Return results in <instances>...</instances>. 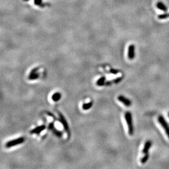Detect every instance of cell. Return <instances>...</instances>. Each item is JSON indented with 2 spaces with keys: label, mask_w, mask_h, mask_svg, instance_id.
Masks as SVG:
<instances>
[{
  "label": "cell",
  "mask_w": 169,
  "mask_h": 169,
  "mask_svg": "<svg viewBox=\"0 0 169 169\" xmlns=\"http://www.w3.org/2000/svg\"><path fill=\"white\" fill-rule=\"evenodd\" d=\"M125 119L127 123L129 133L130 135H133L134 134V127L133 124V119H132V114L130 112H126L125 114Z\"/></svg>",
  "instance_id": "cell-1"
},
{
  "label": "cell",
  "mask_w": 169,
  "mask_h": 169,
  "mask_svg": "<svg viewBox=\"0 0 169 169\" xmlns=\"http://www.w3.org/2000/svg\"><path fill=\"white\" fill-rule=\"evenodd\" d=\"M24 141H25V139L24 137H19L17 139L13 140L7 142V143L6 144V147L7 148H11L12 147L15 146V145L22 143L24 142Z\"/></svg>",
  "instance_id": "cell-2"
},
{
  "label": "cell",
  "mask_w": 169,
  "mask_h": 169,
  "mask_svg": "<svg viewBox=\"0 0 169 169\" xmlns=\"http://www.w3.org/2000/svg\"><path fill=\"white\" fill-rule=\"evenodd\" d=\"M158 119L160 124L164 128L167 136L169 138V125L167 124V123L165 119L162 116H159Z\"/></svg>",
  "instance_id": "cell-3"
},
{
  "label": "cell",
  "mask_w": 169,
  "mask_h": 169,
  "mask_svg": "<svg viewBox=\"0 0 169 169\" xmlns=\"http://www.w3.org/2000/svg\"><path fill=\"white\" fill-rule=\"evenodd\" d=\"M58 114H59V116L60 121L61 122V123L63 124L64 129L66 130V132H68V126L67 123L66 121V120L65 119L64 116L60 112H58Z\"/></svg>",
  "instance_id": "cell-4"
},
{
  "label": "cell",
  "mask_w": 169,
  "mask_h": 169,
  "mask_svg": "<svg viewBox=\"0 0 169 169\" xmlns=\"http://www.w3.org/2000/svg\"><path fill=\"white\" fill-rule=\"evenodd\" d=\"M118 100L120 102L123 104L125 106H126L127 107L130 106L132 105L131 101H130L128 98H126L123 96H122V95L119 96L118 97Z\"/></svg>",
  "instance_id": "cell-5"
},
{
  "label": "cell",
  "mask_w": 169,
  "mask_h": 169,
  "mask_svg": "<svg viewBox=\"0 0 169 169\" xmlns=\"http://www.w3.org/2000/svg\"><path fill=\"white\" fill-rule=\"evenodd\" d=\"M128 58L132 60L135 57V45L134 44L130 45L128 49Z\"/></svg>",
  "instance_id": "cell-6"
},
{
  "label": "cell",
  "mask_w": 169,
  "mask_h": 169,
  "mask_svg": "<svg viewBox=\"0 0 169 169\" xmlns=\"http://www.w3.org/2000/svg\"><path fill=\"white\" fill-rule=\"evenodd\" d=\"M46 128L45 125H42L39 126H37L36 128H34V129H32L31 131L30 132L31 134H40L42 132H43L44 130H45V129Z\"/></svg>",
  "instance_id": "cell-7"
},
{
  "label": "cell",
  "mask_w": 169,
  "mask_h": 169,
  "mask_svg": "<svg viewBox=\"0 0 169 169\" xmlns=\"http://www.w3.org/2000/svg\"><path fill=\"white\" fill-rule=\"evenodd\" d=\"M152 145V142L149 140L145 142V144L144 145V147H143V149L142 150V153H143V154H147V153H148V151L151 147Z\"/></svg>",
  "instance_id": "cell-8"
},
{
  "label": "cell",
  "mask_w": 169,
  "mask_h": 169,
  "mask_svg": "<svg viewBox=\"0 0 169 169\" xmlns=\"http://www.w3.org/2000/svg\"><path fill=\"white\" fill-rule=\"evenodd\" d=\"M40 74L38 73V72H30L29 76V80H35L39 78Z\"/></svg>",
  "instance_id": "cell-9"
},
{
  "label": "cell",
  "mask_w": 169,
  "mask_h": 169,
  "mask_svg": "<svg viewBox=\"0 0 169 169\" xmlns=\"http://www.w3.org/2000/svg\"><path fill=\"white\" fill-rule=\"evenodd\" d=\"M156 6H157V7L158 8H159V10H162V11H163L164 12H166L167 10L166 6L162 2H157Z\"/></svg>",
  "instance_id": "cell-10"
},
{
  "label": "cell",
  "mask_w": 169,
  "mask_h": 169,
  "mask_svg": "<svg viewBox=\"0 0 169 169\" xmlns=\"http://www.w3.org/2000/svg\"><path fill=\"white\" fill-rule=\"evenodd\" d=\"M61 97V95L60 93H55L52 95L51 99H52L53 101H55V102H57L59 100H60Z\"/></svg>",
  "instance_id": "cell-11"
},
{
  "label": "cell",
  "mask_w": 169,
  "mask_h": 169,
  "mask_svg": "<svg viewBox=\"0 0 169 169\" xmlns=\"http://www.w3.org/2000/svg\"><path fill=\"white\" fill-rule=\"evenodd\" d=\"M106 84V77H102L100 78H99L96 84L98 86H102Z\"/></svg>",
  "instance_id": "cell-12"
},
{
  "label": "cell",
  "mask_w": 169,
  "mask_h": 169,
  "mask_svg": "<svg viewBox=\"0 0 169 169\" xmlns=\"http://www.w3.org/2000/svg\"><path fill=\"white\" fill-rule=\"evenodd\" d=\"M93 102H92L84 104L82 105V109L84 110H88L90 109L92 106H93Z\"/></svg>",
  "instance_id": "cell-13"
},
{
  "label": "cell",
  "mask_w": 169,
  "mask_h": 169,
  "mask_svg": "<svg viewBox=\"0 0 169 169\" xmlns=\"http://www.w3.org/2000/svg\"><path fill=\"white\" fill-rule=\"evenodd\" d=\"M149 155L148 153H147V154H145L144 157L143 158H142V159H141V162L142 164H145L147 162L148 159H149Z\"/></svg>",
  "instance_id": "cell-14"
},
{
  "label": "cell",
  "mask_w": 169,
  "mask_h": 169,
  "mask_svg": "<svg viewBox=\"0 0 169 169\" xmlns=\"http://www.w3.org/2000/svg\"><path fill=\"white\" fill-rule=\"evenodd\" d=\"M169 17V14H160L158 16V18L159 19H164Z\"/></svg>",
  "instance_id": "cell-15"
},
{
  "label": "cell",
  "mask_w": 169,
  "mask_h": 169,
  "mask_svg": "<svg viewBox=\"0 0 169 169\" xmlns=\"http://www.w3.org/2000/svg\"><path fill=\"white\" fill-rule=\"evenodd\" d=\"M34 3L36 6H40L42 4V0H34Z\"/></svg>",
  "instance_id": "cell-16"
},
{
  "label": "cell",
  "mask_w": 169,
  "mask_h": 169,
  "mask_svg": "<svg viewBox=\"0 0 169 169\" xmlns=\"http://www.w3.org/2000/svg\"><path fill=\"white\" fill-rule=\"evenodd\" d=\"M118 71L117 70H115V69H111L110 70V72L112 73V74H117L118 73Z\"/></svg>",
  "instance_id": "cell-17"
},
{
  "label": "cell",
  "mask_w": 169,
  "mask_h": 169,
  "mask_svg": "<svg viewBox=\"0 0 169 169\" xmlns=\"http://www.w3.org/2000/svg\"><path fill=\"white\" fill-rule=\"evenodd\" d=\"M23 1H29V0H23Z\"/></svg>",
  "instance_id": "cell-18"
},
{
  "label": "cell",
  "mask_w": 169,
  "mask_h": 169,
  "mask_svg": "<svg viewBox=\"0 0 169 169\" xmlns=\"http://www.w3.org/2000/svg\"><path fill=\"white\" fill-rule=\"evenodd\" d=\"M168 117H169V113H168Z\"/></svg>",
  "instance_id": "cell-19"
}]
</instances>
